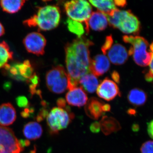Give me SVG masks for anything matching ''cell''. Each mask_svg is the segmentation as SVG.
Listing matches in <instances>:
<instances>
[{"label":"cell","mask_w":153,"mask_h":153,"mask_svg":"<svg viewBox=\"0 0 153 153\" xmlns=\"http://www.w3.org/2000/svg\"><path fill=\"white\" fill-rule=\"evenodd\" d=\"M93 44L89 39L82 37L66 45V63L69 90L78 86V81L81 76L91 72L89 47Z\"/></svg>","instance_id":"1"},{"label":"cell","mask_w":153,"mask_h":153,"mask_svg":"<svg viewBox=\"0 0 153 153\" xmlns=\"http://www.w3.org/2000/svg\"><path fill=\"white\" fill-rule=\"evenodd\" d=\"M111 27L117 29L126 34L138 35L141 30V23L131 11L115 10L110 16H106Z\"/></svg>","instance_id":"2"},{"label":"cell","mask_w":153,"mask_h":153,"mask_svg":"<svg viewBox=\"0 0 153 153\" xmlns=\"http://www.w3.org/2000/svg\"><path fill=\"white\" fill-rule=\"evenodd\" d=\"M123 40L126 43L131 44L128 54L132 56L135 63L142 67L149 66L153 54L148 51L149 44L147 40L138 36H124Z\"/></svg>","instance_id":"3"},{"label":"cell","mask_w":153,"mask_h":153,"mask_svg":"<svg viewBox=\"0 0 153 153\" xmlns=\"http://www.w3.org/2000/svg\"><path fill=\"white\" fill-rule=\"evenodd\" d=\"M34 16L39 30L45 31L57 27L61 18L60 8L55 5H47L39 8L37 14Z\"/></svg>","instance_id":"4"},{"label":"cell","mask_w":153,"mask_h":153,"mask_svg":"<svg viewBox=\"0 0 153 153\" xmlns=\"http://www.w3.org/2000/svg\"><path fill=\"white\" fill-rule=\"evenodd\" d=\"M74 115L70 108L54 107L47 117V125L52 134H58L59 131L66 128L74 118Z\"/></svg>","instance_id":"5"},{"label":"cell","mask_w":153,"mask_h":153,"mask_svg":"<svg viewBox=\"0 0 153 153\" xmlns=\"http://www.w3.org/2000/svg\"><path fill=\"white\" fill-rule=\"evenodd\" d=\"M64 8L68 18L76 22L85 23V30L86 33H88L87 22L92 13V7L89 3L84 0L70 1L65 3Z\"/></svg>","instance_id":"6"},{"label":"cell","mask_w":153,"mask_h":153,"mask_svg":"<svg viewBox=\"0 0 153 153\" xmlns=\"http://www.w3.org/2000/svg\"><path fill=\"white\" fill-rule=\"evenodd\" d=\"M46 84L51 92L61 94L68 89V76L65 68L61 65L55 66L47 72Z\"/></svg>","instance_id":"7"},{"label":"cell","mask_w":153,"mask_h":153,"mask_svg":"<svg viewBox=\"0 0 153 153\" xmlns=\"http://www.w3.org/2000/svg\"><path fill=\"white\" fill-rule=\"evenodd\" d=\"M23 150L13 131L0 126V153H20Z\"/></svg>","instance_id":"8"},{"label":"cell","mask_w":153,"mask_h":153,"mask_svg":"<svg viewBox=\"0 0 153 153\" xmlns=\"http://www.w3.org/2000/svg\"><path fill=\"white\" fill-rule=\"evenodd\" d=\"M23 43L25 48L30 53L38 56L44 54L47 41L41 33L37 32L30 33L25 37Z\"/></svg>","instance_id":"9"},{"label":"cell","mask_w":153,"mask_h":153,"mask_svg":"<svg viewBox=\"0 0 153 153\" xmlns=\"http://www.w3.org/2000/svg\"><path fill=\"white\" fill-rule=\"evenodd\" d=\"M96 91L99 97L107 101L113 100L118 95H121L116 83L108 78L102 81Z\"/></svg>","instance_id":"10"},{"label":"cell","mask_w":153,"mask_h":153,"mask_svg":"<svg viewBox=\"0 0 153 153\" xmlns=\"http://www.w3.org/2000/svg\"><path fill=\"white\" fill-rule=\"evenodd\" d=\"M66 99L69 105L78 107L85 105L88 100L87 94L80 86L69 89L66 93Z\"/></svg>","instance_id":"11"},{"label":"cell","mask_w":153,"mask_h":153,"mask_svg":"<svg viewBox=\"0 0 153 153\" xmlns=\"http://www.w3.org/2000/svg\"><path fill=\"white\" fill-rule=\"evenodd\" d=\"M110 67V62L105 55H97L91 60L90 71L96 76L103 75L109 70Z\"/></svg>","instance_id":"12"},{"label":"cell","mask_w":153,"mask_h":153,"mask_svg":"<svg viewBox=\"0 0 153 153\" xmlns=\"http://www.w3.org/2000/svg\"><path fill=\"white\" fill-rule=\"evenodd\" d=\"M108 52L109 61L114 65H122L128 59V52L121 44H114Z\"/></svg>","instance_id":"13"},{"label":"cell","mask_w":153,"mask_h":153,"mask_svg":"<svg viewBox=\"0 0 153 153\" xmlns=\"http://www.w3.org/2000/svg\"><path fill=\"white\" fill-rule=\"evenodd\" d=\"M104 104V102L98 99L91 98L85 105V114L90 118L97 120L105 113L102 110Z\"/></svg>","instance_id":"14"},{"label":"cell","mask_w":153,"mask_h":153,"mask_svg":"<svg viewBox=\"0 0 153 153\" xmlns=\"http://www.w3.org/2000/svg\"><path fill=\"white\" fill-rule=\"evenodd\" d=\"M108 25L106 15L99 11L91 13L87 22L88 30L89 28L94 31H101L105 30Z\"/></svg>","instance_id":"15"},{"label":"cell","mask_w":153,"mask_h":153,"mask_svg":"<svg viewBox=\"0 0 153 153\" xmlns=\"http://www.w3.org/2000/svg\"><path fill=\"white\" fill-rule=\"evenodd\" d=\"M16 119L15 108L10 103L0 105V125L6 126L12 124Z\"/></svg>","instance_id":"16"},{"label":"cell","mask_w":153,"mask_h":153,"mask_svg":"<svg viewBox=\"0 0 153 153\" xmlns=\"http://www.w3.org/2000/svg\"><path fill=\"white\" fill-rule=\"evenodd\" d=\"M83 90L88 93H93L97 89L99 85V81L97 76L89 72L80 77L78 81Z\"/></svg>","instance_id":"17"},{"label":"cell","mask_w":153,"mask_h":153,"mask_svg":"<svg viewBox=\"0 0 153 153\" xmlns=\"http://www.w3.org/2000/svg\"><path fill=\"white\" fill-rule=\"evenodd\" d=\"M99 123L102 131L106 135L118 131L121 129L119 122L113 117L103 116Z\"/></svg>","instance_id":"18"},{"label":"cell","mask_w":153,"mask_h":153,"mask_svg":"<svg viewBox=\"0 0 153 153\" xmlns=\"http://www.w3.org/2000/svg\"><path fill=\"white\" fill-rule=\"evenodd\" d=\"M127 99L129 102L134 106H141L146 102L147 95L142 89L134 88L130 91Z\"/></svg>","instance_id":"19"},{"label":"cell","mask_w":153,"mask_h":153,"mask_svg":"<svg viewBox=\"0 0 153 153\" xmlns=\"http://www.w3.org/2000/svg\"><path fill=\"white\" fill-rule=\"evenodd\" d=\"M23 133L27 139L36 140L42 135L43 129L38 123L31 122L25 125L23 129Z\"/></svg>","instance_id":"20"},{"label":"cell","mask_w":153,"mask_h":153,"mask_svg":"<svg viewBox=\"0 0 153 153\" xmlns=\"http://www.w3.org/2000/svg\"><path fill=\"white\" fill-rule=\"evenodd\" d=\"M89 2L99 12L103 13L106 16H110L115 10L117 9L114 1L111 0L105 1H89Z\"/></svg>","instance_id":"21"},{"label":"cell","mask_w":153,"mask_h":153,"mask_svg":"<svg viewBox=\"0 0 153 153\" xmlns=\"http://www.w3.org/2000/svg\"><path fill=\"white\" fill-rule=\"evenodd\" d=\"M25 2V1L20 0H2L0 1V3L3 11L8 13L13 14L21 10Z\"/></svg>","instance_id":"22"},{"label":"cell","mask_w":153,"mask_h":153,"mask_svg":"<svg viewBox=\"0 0 153 153\" xmlns=\"http://www.w3.org/2000/svg\"><path fill=\"white\" fill-rule=\"evenodd\" d=\"M13 58V52L5 41L0 43V68H3Z\"/></svg>","instance_id":"23"},{"label":"cell","mask_w":153,"mask_h":153,"mask_svg":"<svg viewBox=\"0 0 153 153\" xmlns=\"http://www.w3.org/2000/svg\"><path fill=\"white\" fill-rule=\"evenodd\" d=\"M68 30L80 38L85 32V29L81 23L76 22L68 18L66 21Z\"/></svg>","instance_id":"24"},{"label":"cell","mask_w":153,"mask_h":153,"mask_svg":"<svg viewBox=\"0 0 153 153\" xmlns=\"http://www.w3.org/2000/svg\"><path fill=\"white\" fill-rule=\"evenodd\" d=\"M113 43V40L112 36L111 35V36H107L105 38V42L101 48L103 55H106L108 51L112 47Z\"/></svg>","instance_id":"25"},{"label":"cell","mask_w":153,"mask_h":153,"mask_svg":"<svg viewBox=\"0 0 153 153\" xmlns=\"http://www.w3.org/2000/svg\"><path fill=\"white\" fill-rule=\"evenodd\" d=\"M141 153H153V141H147L143 144L140 148Z\"/></svg>","instance_id":"26"},{"label":"cell","mask_w":153,"mask_h":153,"mask_svg":"<svg viewBox=\"0 0 153 153\" xmlns=\"http://www.w3.org/2000/svg\"><path fill=\"white\" fill-rule=\"evenodd\" d=\"M16 102L19 107L27 108L29 106V101L26 97L20 96L16 99Z\"/></svg>","instance_id":"27"},{"label":"cell","mask_w":153,"mask_h":153,"mask_svg":"<svg viewBox=\"0 0 153 153\" xmlns=\"http://www.w3.org/2000/svg\"><path fill=\"white\" fill-rule=\"evenodd\" d=\"M149 66V69L145 75V79L147 82H152L153 84V55Z\"/></svg>","instance_id":"28"},{"label":"cell","mask_w":153,"mask_h":153,"mask_svg":"<svg viewBox=\"0 0 153 153\" xmlns=\"http://www.w3.org/2000/svg\"><path fill=\"white\" fill-rule=\"evenodd\" d=\"M34 112V108H26L25 110L21 113L22 117L24 118H27L31 117V114Z\"/></svg>","instance_id":"29"},{"label":"cell","mask_w":153,"mask_h":153,"mask_svg":"<svg viewBox=\"0 0 153 153\" xmlns=\"http://www.w3.org/2000/svg\"><path fill=\"white\" fill-rule=\"evenodd\" d=\"M90 129L91 131L92 132V133H98L100 130V123L95 122L91 124L90 126Z\"/></svg>","instance_id":"30"},{"label":"cell","mask_w":153,"mask_h":153,"mask_svg":"<svg viewBox=\"0 0 153 153\" xmlns=\"http://www.w3.org/2000/svg\"><path fill=\"white\" fill-rule=\"evenodd\" d=\"M48 114H49V112H48V109L45 108V107H44L40 110L38 116L44 120L45 118L47 117Z\"/></svg>","instance_id":"31"},{"label":"cell","mask_w":153,"mask_h":153,"mask_svg":"<svg viewBox=\"0 0 153 153\" xmlns=\"http://www.w3.org/2000/svg\"><path fill=\"white\" fill-rule=\"evenodd\" d=\"M147 131L149 136L153 139V120L148 124Z\"/></svg>","instance_id":"32"},{"label":"cell","mask_w":153,"mask_h":153,"mask_svg":"<svg viewBox=\"0 0 153 153\" xmlns=\"http://www.w3.org/2000/svg\"><path fill=\"white\" fill-rule=\"evenodd\" d=\"M57 104L58 107L60 108H66V101L65 99L62 98L58 99L57 100Z\"/></svg>","instance_id":"33"},{"label":"cell","mask_w":153,"mask_h":153,"mask_svg":"<svg viewBox=\"0 0 153 153\" xmlns=\"http://www.w3.org/2000/svg\"><path fill=\"white\" fill-rule=\"evenodd\" d=\"M111 76L115 82H117V83H119L120 81V77L119 74L118 72L116 71H114L111 74Z\"/></svg>","instance_id":"34"},{"label":"cell","mask_w":153,"mask_h":153,"mask_svg":"<svg viewBox=\"0 0 153 153\" xmlns=\"http://www.w3.org/2000/svg\"><path fill=\"white\" fill-rule=\"evenodd\" d=\"M114 2L116 7L117 6L123 7L127 5V1H114Z\"/></svg>","instance_id":"35"},{"label":"cell","mask_w":153,"mask_h":153,"mask_svg":"<svg viewBox=\"0 0 153 153\" xmlns=\"http://www.w3.org/2000/svg\"><path fill=\"white\" fill-rule=\"evenodd\" d=\"M111 106L110 105L108 104H105L104 103L102 107V110L103 112L104 113L106 112H109L111 110Z\"/></svg>","instance_id":"36"},{"label":"cell","mask_w":153,"mask_h":153,"mask_svg":"<svg viewBox=\"0 0 153 153\" xmlns=\"http://www.w3.org/2000/svg\"><path fill=\"white\" fill-rule=\"evenodd\" d=\"M128 114L130 115L135 116L136 115L137 111L135 109L133 108H129L127 111Z\"/></svg>","instance_id":"37"},{"label":"cell","mask_w":153,"mask_h":153,"mask_svg":"<svg viewBox=\"0 0 153 153\" xmlns=\"http://www.w3.org/2000/svg\"><path fill=\"white\" fill-rule=\"evenodd\" d=\"M5 33V30L2 25L0 22V37L2 36Z\"/></svg>","instance_id":"38"},{"label":"cell","mask_w":153,"mask_h":153,"mask_svg":"<svg viewBox=\"0 0 153 153\" xmlns=\"http://www.w3.org/2000/svg\"><path fill=\"white\" fill-rule=\"evenodd\" d=\"M139 126L137 124H134L132 126V130L134 131H137L139 130Z\"/></svg>","instance_id":"39"},{"label":"cell","mask_w":153,"mask_h":153,"mask_svg":"<svg viewBox=\"0 0 153 153\" xmlns=\"http://www.w3.org/2000/svg\"><path fill=\"white\" fill-rule=\"evenodd\" d=\"M11 85L10 83V82H7L5 84H4V88L7 91L10 90L11 88Z\"/></svg>","instance_id":"40"},{"label":"cell","mask_w":153,"mask_h":153,"mask_svg":"<svg viewBox=\"0 0 153 153\" xmlns=\"http://www.w3.org/2000/svg\"><path fill=\"white\" fill-rule=\"evenodd\" d=\"M30 142L29 140H25V147H28L30 146Z\"/></svg>","instance_id":"41"},{"label":"cell","mask_w":153,"mask_h":153,"mask_svg":"<svg viewBox=\"0 0 153 153\" xmlns=\"http://www.w3.org/2000/svg\"><path fill=\"white\" fill-rule=\"evenodd\" d=\"M150 51L153 54V42L149 45Z\"/></svg>","instance_id":"42"},{"label":"cell","mask_w":153,"mask_h":153,"mask_svg":"<svg viewBox=\"0 0 153 153\" xmlns=\"http://www.w3.org/2000/svg\"><path fill=\"white\" fill-rule=\"evenodd\" d=\"M36 149H35L30 151V153H36Z\"/></svg>","instance_id":"43"}]
</instances>
